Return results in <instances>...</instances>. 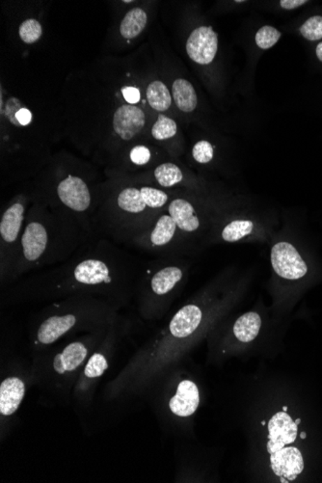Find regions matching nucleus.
<instances>
[{"label":"nucleus","mask_w":322,"mask_h":483,"mask_svg":"<svg viewBox=\"0 0 322 483\" xmlns=\"http://www.w3.org/2000/svg\"><path fill=\"white\" fill-rule=\"evenodd\" d=\"M140 274L137 259L121 244L94 238L64 263L4 288L1 302L4 306L47 304L82 293L109 299L124 309L135 298Z\"/></svg>","instance_id":"f257e3e1"},{"label":"nucleus","mask_w":322,"mask_h":483,"mask_svg":"<svg viewBox=\"0 0 322 483\" xmlns=\"http://www.w3.org/2000/svg\"><path fill=\"white\" fill-rule=\"evenodd\" d=\"M92 238L74 216L64 211L50 213L43 208L27 211L21 246L8 273L0 281L2 289L64 263Z\"/></svg>","instance_id":"f03ea898"},{"label":"nucleus","mask_w":322,"mask_h":483,"mask_svg":"<svg viewBox=\"0 0 322 483\" xmlns=\"http://www.w3.org/2000/svg\"><path fill=\"white\" fill-rule=\"evenodd\" d=\"M122 310L116 302L92 294H75L49 302L30 319V352L44 351L70 337L107 328Z\"/></svg>","instance_id":"7ed1b4c3"},{"label":"nucleus","mask_w":322,"mask_h":483,"mask_svg":"<svg viewBox=\"0 0 322 483\" xmlns=\"http://www.w3.org/2000/svg\"><path fill=\"white\" fill-rule=\"evenodd\" d=\"M109 327L70 337L31 354V387L37 388L45 404L65 406L70 404L83 367Z\"/></svg>","instance_id":"20e7f679"},{"label":"nucleus","mask_w":322,"mask_h":483,"mask_svg":"<svg viewBox=\"0 0 322 483\" xmlns=\"http://www.w3.org/2000/svg\"><path fill=\"white\" fill-rule=\"evenodd\" d=\"M128 328L130 325L127 319L120 314L108 328L104 339L88 358L72 392V401L77 411H87L92 406L98 387L112 366Z\"/></svg>","instance_id":"39448f33"},{"label":"nucleus","mask_w":322,"mask_h":483,"mask_svg":"<svg viewBox=\"0 0 322 483\" xmlns=\"http://www.w3.org/2000/svg\"><path fill=\"white\" fill-rule=\"evenodd\" d=\"M185 273V265L178 261L149 266L141 273L135 294L141 316L152 319L160 313L163 301L177 291Z\"/></svg>","instance_id":"423d86ee"},{"label":"nucleus","mask_w":322,"mask_h":483,"mask_svg":"<svg viewBox=\"0 0 322 483\" xmlns=\"http://www.w3.org/2000/svg\"><path fill=\"white\" fill-rule=\"evenodd\" d=\"M0 372V441L3 443L16 427L17 413L32 388L30 363L13 357L2 362Z\"/></svg>","instance_id":"0eeeda50"},{"label":"nucleus","mask_w":322,"mask_h":483,"mask_svg":"<svg viewBox=\"0 0 322 483\" xmlns=\"http://www.w3.org/2000/svg\"><path fill=\"white\" fill-rule=\"evenodd\" d=\"M190 245L191 243L181 233L168 213L151 221L127 243V246L141 250L160 253L178 252L185 250Z\"/></svg>","instance_id":"6e6552de"},{"label":"nucleus","mask_w":322,"mask_h":483,"mask_svg":"<svg viewBox=\"0 0 322 483\" xmlns=\"http://www.w3.org/2000/svg\"><path fill=\"white\" fill-rule=\"evenodd\" d=\"M208 303L206 302L198 301L186 304L171 319L169 325L163 334V341L155 343L158 349L148 353L135 354L132 358L128 359V362H135L145 358L163 346L186 344L187 339L199 335L204 322L208 321Z\"/></svg>","instance_id":"1a4fd4ad"},{"label":"nucleus","mask_w":322,"mask_h":483,"mask_svg":"<svg viewBox=\"0 0 322 483\" xmlns=\"http://www.w3.org/2000/svg\"><path fill=\"white\" fill-rule=\"evenodd\" d=\"M55 197L66 213L74 216L92 238H95L86 215L93 207V194L89 183L82 176L68 172L55 185Z\"/></svg>","instance_id":"9d476101"},{"label":"nucleus","mask_w":322,"mask_h":483,"mask_svg":"<svg viewBox=\"0 0 322 483\" xmlns=\"http://www.w3.org/2000/svg\"><path fill=\"white\" fill-rule=\"evenodd\" d=\"M26 205L15 201L2 213L0 218V281L4 279L21 246L26 220Z\"/></svg>","instance_id":"9b49d317"},{"label":"nucleus","mask_w":322,"mask_h":483,"mask_svg":"<svg viewBox=\"0 0 322 483\" xmlns=\"http://www.w3.org/2000/svg\"><path fill=\"white\" fill-rule=\"evenodd\" d=\"M167 213L190 243L205 240L208 225L204 223L203 218L190 201L185 198L174 199L168 205Z\"/></svg>","instance_id":"f8f14e48"},{"label":"nucleus","mask_w":322,"mask_h":483,"mask_svg":"<svg viewBox=\"0 0 322 483\" xmlns=\"http://www.w3.org/2000/svg\"><path fill=\"white\" fill-rule=\"evenodd\" d=\"M271 265L277 275L286 280H298L308 273V266L293 244L281 241L271 248Z\"/></svg>","instance_id":"ddd939ff"},{"label":"nucleus","mask_w":322,"mask_h":483,"mask_svg":"<svg viewBox=\"0 0 322 483\" xmlns=\"http://www.w3.org/2000/svg\"><path fill=\"white\" fill-rule=\"evenodd\" d=\"M218 49V35L211 26H201L191 32L186 52L191 60L200 65L210 64Z\"/></svg>","instance_id":"4468645a"},{"label":"nucleus","mask_w":322,"mask_h":483,"mask_svg":"<svg viewBox=\"0 0 322 483\" xmlns=\"http://www.w3.org/2000/svg\"><path fill=\"white\" fill-rule=\"evenodd\" d=\"M112 125L115 135L124 142H130L145 128V113L135 105H122L116 110Z\"/></svg>","instance_id":"2eb2a0df"},{"label":"nucleus","mask_w":322,"mask_h":483,"mask_svg":"<svg viewBox=\"0 0 322 483\" xmlns=\"http://www.w3.org/2000/svg\"><path fill=\"white\" fill-rule=\"evenodd\" d=\"M200 401L197 384L192 380L183 379L178 382L175 394L168 401V408L174 416L186 419L195 414Z\"/></svg>","instance_id":"dca6fc26"},{"label":"nucleus","mask_w":322,"mask_h":483,"mask_svg":"<svg viewBox=\"0 0 322 483\" xmlns=\"http://www.w3.org/2000/svg\"><path fill=\"white\" fill-rule=\"evenodd\" d=\"M298 424L293 421L286 412H279L271 417L268 422L269 454H274L277 450L283 449L286 445L291 444L298 437Z\"/></svg>","instance_id":"f3484780"},{"label":"nucleus","mask_w":322,"mask_h":483,"mask_svg":"<svg viewBox=\"0 0 322 483\" xmlns=\"http://www.w3.org/2000/svg\"><path fill=\"white\" fill-rule=\"evenodd\" d=\"M271 468L274 474L291 482L304 470V460L300 450L294 447H283L270 454Z\"/></svg>","instance_id":"a211bd4d"},{"label":"nucleus","mask_w":322,"mask_h":483,"mask_svg":"<svg viewBox=\"0 0 322 483\" xmlns=\"http://www.w3.org/2000/svg\"><path fill=\"white\" fill-rule=\"evenodd\" d=\"M261 319L260 314L255 312L244 314L235 322L233 335L241 343H250L260 333Z\"/></svg>","instance_id":"6ab92c4d"},{"label":"nucleus","mask_w":322,"mask_h":483,"mask_svg":"<svg viewBox=\"0 0 322 483\" xmlns=\"http://www.w3.org/2000/svg\"><path fill=\"white\" fill-rule=\"evenodd\" d=\"M172 95L176 105L181 112L190 113L197 107V94L193 85L188 80L178 79L173 83Z\"/></svg>","instance_id":"aec40b11"},{"label":"nucleus","mask_w":322,"mask_h":483,"mask_svg":"<svg viewBox=\"0 0 322 483\" xmlns=\"http://www.w3.org/2000/svg\"><path fill=\"white\" fill-rule=\"evenodd\" d=\"M254 229H255V224L253 221L248 219H236L226 224L219 231L218 235L215 236L223 243H236L250 236Z\"/></svg>","instance_id":"412c9836"},{"label":"nucleus","mask_w":322,"mask_h":483,"mask_svg":"<svg viewBox=\"0 0 322 483\" xmlns=\"http://www.w3.org/2000/svg\"><path fill=\"white\" fill-rule=\"evenodd\" d=\"M148 17L144 10L133 8L127 13L120 25V33L125 39L137 37L145 29Z\"/></svg>","instance_id":"4be33fe9"},{"label":"nucleus","mask_w":322,"mask_h":483,"mask_svg":"<svg viewBox=\"0 0 322 483\" xmlns=\"http://www.w3.org/2000/svg\"><path fill=\"white\" fill-rule=\"evenodd\" d=\"M153 178L160 187L172 188L185 181L183 170L173 162L158 165L153 172Z\"/></svg>","instance_id":"5701e85b"},{"label":"nucleus","mask_w":322,"mask_h":483,"mask_svg":"<svg viewBox=\"0 0 322 483\" xmlns=\"http://www.w3.org/2000/svg\"><path fill=\"white\" fill-rule=\"evenodd\" d=\"M147 100L150 107L157 112H166L172 104V95L164 83L155 80L147 89Z\"/></svg>","instance_id":"b1692460"},{"label":"nucleus","mask_w":322,"mask_h":483,"mask_svg":"<svg viewBox=\"0 0 322 483\" xmlns=\"http://www.w3.org/2000/svg\"><path fill=\"white\" fill-rule=\"evenodd\" d=\"M177 132L178 125L175 121L163 114L158 116L157 122L151 130V135L153 139L158 141L169 140L175 137Z\"/></svg>","instance_id":"393cba45"},{"label":"nucleus","mask_w":322,"mask_h":483,"mask_svg":"<svg viewBox=\"0 0 322 483\" xmlns=\"http://www.w3.org/2000/svg\"><path fill=\"white\" fill-rule=\"evenodd\" d=\"M128 164L135 167H143L150 164L153 160V152L146 145H135L128 151Z\"/></svg>","instance_id":"a878e982"},{"label":"nucleus","mask_w":322,"mask_h":483,"mask_svg":"<svg viewBox=\"0 0 322 483\" xmlns=\"http://www.w3.org/2000/svg\"><path fill=\"white\" fill-rule=\"evenodd\" d=\"M281 32L275 27L265 25L256 32L255 41L256 46L261 49H269L275 46L281 38Z\"/></svg>","instance_id":"bb28decb"},{"label":"nucleus","mask_w":322,"mask_h":483,"mask_svg":"<svg viewBox=\"0 0 322 483\" xmlns=\"http://www.w3.org/2000/svg\"><path fill=\"white\" fill-rule=\"evenodd\" d=\"M19 33L22 42L25 44H34L42 36V25L37 20H26L20 26Z\"/></svg>","instance_id":"cd10ccee"},{"label":"nucleus","mask_w":322,"mask_h":483,"mask_svg":"<svg viewBox=\"0 0 322 483\" xmlns=\"http://www.w3.org/2000/svg\"><path fill=\"white\" fill-rule=\"evenodd\" d=\"M192 158L199 164H208L215 158V147L207 140H201L192 148Z\"/></svg>","instance_id":"c85d7f7f"},{"label":"nucleus","mask_w":322,"mask_h":483,"mask_svg":"<svg viewBox=\"0 0 322 483\" xmlns=\"http://www.w3.org/2000/svg\"><path fill=\"white\" fill-rule=\"evenodd\" d=\"M300 33L308 41L322 39V17L314 16L307 20L300 27Z\"/></svg>","instance_id":"c756f323"},{"label":"nucleus","mask_w":322,"mask_h":483,"mask_svg":"<svg viewBox=\"0 0 322 483\" xmlns=\"http://www.w3.org/2000/svg\"><path fill=\"white\" fill-rule=\"evenodd\" d=\"M22 102L16 98H11L6 102V107H5L4 114L6 116L7 119L13 125L17 128H22L21 124H20L19 121L17 119V113L22 109Z\"/></svg>","instance_id":"7c9ffc66"},{"label":"nucleus","mask_w":322,"mask_h":483,"mask_svg":"<svg viewBox=\"0 0 322 483\" xmlns=\"http://www.w3.org/2000/svg\"><path fill=\"white\" fill-rule=\"evenodd\" d=\"M122 94L128 104L133 105L137 104L140 100V91L137 88L132 86L124 87L122 89Z\"/></svg>","instance_id":"2f4dec72"},{"label":"nucleus","mask_w":322,"mask_h":483,"mask_svg":"<svg viewBox=\"0 0 322 483\" xmlns=\"http://www.w3.org/2000/svg\"><path fill=\"white\" fill-rule=\"evenodd\" d=\"M17 119L19 121L20 124L22 127H26L29 125L32 121V114L26 108H22L19 112L17 113Z\"/></svg>","instance_id":"473e14b6"},{"label":"nucleus","mask_w":322,"mask_h":483,"mask_svg":"<svg viewBox=\"0 0 322 483\" xmlns=\"http://www.w3.org/2000/svg\"><path fill=\"white\" fill-rule=\"evenodd\" d=\"M306 3V0H282L280 1L282 8L285 10L296 9Z\"/></svg>","instance_id":"72a5a7b5"},{"label":"nucleus","mask_w":322,"mask_h":483,"mask_svg":"<svg viewBox=\"0 0 322 483\" xmlns=\"http://www.w3.org/2000/svg\"><path fill=\"white\" fill-rule=\"evenodd\" d=\"M316 56H318L319 59L322 62V42L319 43L318 47H316Z\"/></svg>","instance_id":"f704fd0d"},{"label":"nucleus","mask_w":322,"mask_h":483,"mask_svg":"<svg viewBox=\"0 0 322 483\" xmlns=\"http://www.w3.org/2000/svg\"><path fill=\"white\" fill-rule=\"evenodd\" d=\"M300 438H301V439H305V438H306L305 432H301Z\"/></svg>","instance_id":"c9c22d12"},{"label":"nucleus","mask_w":322,"mask_h":483,"mask_svg":"<svg viewBox=\"0 0 322 483\" xmlns=\"http://www.w3.org/2000/svg\"><path fill=\"white\" fill-rule=\"evenodd\" d=\"M281 482H282V483H284V482H286H286H286L285 477H281Z\"/></svg>","instance_id":"e433bc0d"},{"label":"nucleus","mask_w":322,"mask_h":483,"mask_svg":"<svg viewBox=\"0 0 322 483\" xmlns=\"http://www.w3.org/2000/svg\"><path fill=\"white\" fill-rule=\"evenodd\" d=\"M300 422H301V420H300V419H298V420H296V424H298V426L299 424H300Z\"/></svg>","instance_id":"4c0bfd02"},{"label":"nucleus","mask_w":322,"mask_h":483,"mask_svg":"<svg viewBox=\"0 0 322 483\" xmlns=\"http://www.w3.org/2000/svg\"><path fill=\"white\" fill-rule=\"evenodd\" d=\"M283 411H284V412L288 411V406H284V407H283Z\"/></svg>","instance_id":"58836bf2"},{"label":"nucleus","mask_w":322,"mask_h":483,"mask_svg":"<svg viewBox=\"0 0 322 483\" xmlns=\"http://www.w3.org/2000/svg\"><path fill=\"white\" fill-rule=\"evenodd\" d=\"M261 424H263V426H266V421L261 422Z\"/></svg>","instance_id":"ea45409f"},{"label":"nucleus","mask_w":322,"mask_h":483,"mask_svg":"<svg viewBox=\"0 0 322 483\" xmlns=\"http://www.w3.org/2000/svg\"><path fill=\"white\" fill-rule=\"evenodd\" d=\"M124 2H125V3H130V2H132V1H130H130H128V0H125V1H124Z\"/></svg>","instance_id":"a19ab883"}]
</instances>
